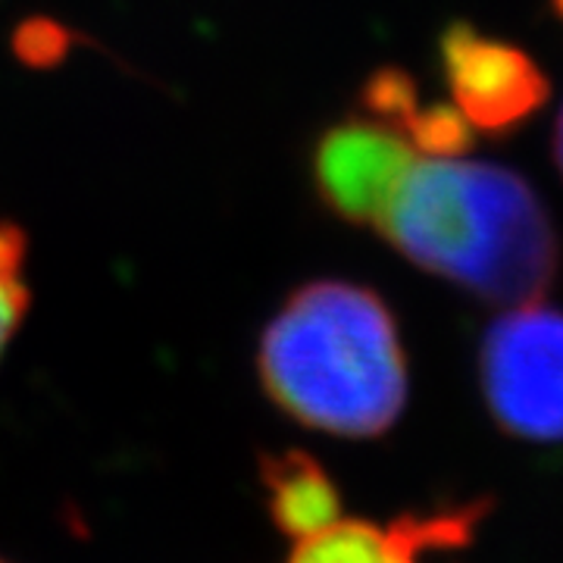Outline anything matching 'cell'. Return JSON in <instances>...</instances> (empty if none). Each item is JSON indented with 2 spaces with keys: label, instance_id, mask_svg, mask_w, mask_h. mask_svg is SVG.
Listing matches in <instances>:
<instances>
[{
  "label": "cell",
  "instance_id": "cell-9",
  "mask_svg": "<svg viewBox=\"0 0 563 563\" xmlns=\"http://www.w3.org/2000/svg\"><path fill=\"white\" fill-rule=\"evenodd\" d=\"M20 54L32 63L57 60L63 51V32L51 22H29L20 32Z\"/></svg>",
  "mask_w": 563,
  "mask_h": 563
},
{
  "label": "cell",
  "instance_id": "cell-3",
  "mask_svg": "<svg viewBox=\"0 0 563 563\" xmlns=\"http://www.w3.org/2000/svg\"><path fill=\"white\" fill-rule=\"evenodd\" d=\"M479 376L507 435L563 442V310L526 301L498 317L485 329Z\"/></svg>",
  "mask_w": 563,
  "mask_h": 563
},
{
  "label": "cell",
  "instance_id": "cell-7",
  "mask_svg": "<svg viewBox=\"0 0 563 563\" xmlns=\"http://www.w3.org/2000/svg\"><path fill=\"white\" fill-rule=\"evenodd\" d=\"M263 504L285 539L301 542L342 520V492L322 463L301 448L261 457Z\"/></svg>",
  "mask_w": 563,
  "mask_h": 563
},
{
  "label": "cell",
  "instance_id": "cell-1",
  "mask_svg": "<svg viewBox=\"0 0 563 563\" xmlns=\"http://www.w3.org/2000/svg\"><path fill=\"white\" fill-rule=\"evenodd\" d=\"M373 229L420 269L483 301H539L561 266L554 222L532 185L461 154L413 151Z\"/></svg>",
  "mask_w": 563,
  "mask_h": 563
},
{
  "label": "cell",
  "instance_id": "cell-12",
  "mask_svg": "<svg viewBox=\"0 0 563 563\" xmlns=\"http://www.w3.org/2000/svg\"><path fill=\"white\" fill-rule=\"evenodd\" d=\"M0 563H7V561H0Z\"/></svg>",
  "mask_w": 563,
  "mask_h": 563
},
{
  "label": "cell",
  "instance_id": "cell-11",
  "mask_svg": "<svg viewBox=\"0 0 563 563\" xmlns=\"http://www.w3.org/2000/svg\"><path fill=\"white\" fill-rule=\"evenodd\" d=\"M558 7H561V10H563V0H558Z\"/></svg>",
  "mask_w": 563,
  "mask_h": 563
},
{
  "label": "cell",
  "instance_id": "cell-6",
  "mask_svg": "<svg viewBox=\"0 0 563 563\" xmlns=\"http://www.w3.org/2000/svg\"><path fill=\"white\" fill-rule=\"evenodd\" d=\"M485 510L488 504L473 501L432 514H407L388 526L342 517L295 544L288 563H417L422 551L470 542Z\"/></svg>",
  "mask_w": 563,
  "mask_h": 563
},
{
  "label": "cell",
  "instance_id": "cell-8",
  "mask_svg": "<svg viewBox=\"0 0 563 563\" xmlns=\"http://www.w3.org/2000/svg\"><path fill=\"white\" fill-rule=\"evenodd\" d=\"M29 310V282H25V235L16 225L0 222V357L16 335Z\"/></svg>",
  "mask_w": 563,
  "mask_h": 563
},
{
  "label": "cell",
  "instance_id": "cell-10",
  "mask_svg": "<svg viewBox=\"0 0 563 563\" xmlns=\"http://www.w3.org/2000/svg\"><path fill=\"white\" fill-rule=\"evenodd\" d=\"M554 157H558V166H561L563 173V110L561 117H558V129H554Z\"/></svg>",
  "mask_w": 563,
  "mask_h": 563
},
{
  "label": "cell",
  "instance_id": "cell-5",
  "mask_svg": "<svg viewBox=\"0 0 563 563\" xmlns=\"http://www.w3.org/2000/svg\"><path fill=\"white\" fill-rule=\"evenodd\" d=\"M413 144L379 120L335 122L313 147V188L320 201L347 222L373 225Z\"/></svg>",
  "mask_w": 563,
  "mask_h": 563
},
{
  "label": "cell",
  "instance_id": "cell-4",
  "mask_svg": "<svg viewBox=\"0 0 563 563\" xmlns=\"http://www.w3.org/2000/svg\"><path fill=\"white\" fill-rule=\"evenodd\" d=\"M439 47L454 107L470 125L488 132L510 129L548 95V81L536 63L514 44L485 38L466 22H454Z\"/></svg>",
  "mask_w": 563,
  "mask_h": 563
},
{
  "label": "cell",
  "instance_id": "cell-2",
  "mask_svg": "<svg viewBox=\"0 0 563 563\" xmlns=\"http://www.w3.org/2000/svg\"><path fill=\"white\" fill-rule=\"evenodd\" d=\"M266 398L307 429L376 439L407 404V357L388 303L363 285H301L263 329Z\"/></svg>",
  "mask_w": 563,
  "mask_h": 563
}]
</instances>
